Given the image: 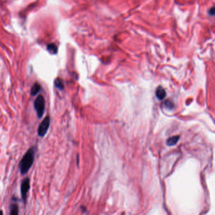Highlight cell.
<instances>
[{
	"label": "cell",
	"instance_id": "cell-11",
	"mask_svg": "<svg viewBox=\"0 0 215 215\" xmlns=\"http://www.w3.org/2000/svg\"><path fill=\"white\" fill-rule=\"evenodd\" d=\"M165 104V106L169 109H172L174 107V104L171 101H169V100H167Z\"/></svg>",
	"mask_w": 215,
	"mask_h": 215
},
{
	"label": "cell",
	"instance_id": "cell-4",
	"mask_svg": "<svg viewBox=\"0 0 215 215\" xmlns=\"http://www.w3.org/2000/svg\"><path fill=\"white\" fill-rule=\"evenodd\" d=\"M50 123H51V119H50L49 116H47L43 119V120L41 122L39 126L37 134L39 137L43 138L45 136L48 131L50 126Z\"/></svg>",
	"mask_w": 215,
	"mask_h": 215
},
{
	"label": "cell",
	"instance_id": "cell-9",
	"mask_svg": "<svg viewBox=\"0 0 215 215\" xmlns=\"http://www.w3.org/2000/svg\"><path fill=\"white\" fill-rule=\"evenodd\" d=\"M178 140H179L178 136H175L171 137L167 140V144L168 146H174L177 144V143L178 141Z\"/></svg>",
	"mask_w": 215,
	"mask_h": 215
},
{
	"label": "cell",
	"instance_id": "cell-8",
	"mask_svg": "<svg viewBox=\"0 0 215 215\" xmlns=\"http://www.w3.org/2000/svg\"><path fill=\"white\" fill-rule=\"evenodd\" d=\"M47 50L53 54H56L58 53V47L53 43H51L47 46Z\"/></svg>",
	"mask_w": 215,
	"mask_h": 215
},
{
	"label": "cell",
	"instance_id": "cell-3",
	"mask_svg": "<svg viewBox=\"0 0 215 215\" xmlns=\"http://www.w3.org/2000/svg\"><path fill=\"white\" fill-rule=\"evenodd\" d=\"M30 178L26 177L23 180L20 186V192L21 195V199H22L23 202L25 204H26L27 203L28 193L30 188Z\"/></svg>",
	"mask_w": 215,
	"mask_h": 215
},
{
	"label": "cell",
	"instance_id": "cell-5",
	"mask_svg": "<svg viewBox=\"0 0 215 215\" xmlns=\"http://www.w3.org/2000/svg\"><path fill=\"white\" fill-rule=\"evenodd\" d=\"M41 90V86L38 83H35L31 88L30 94L32 96H35L37 95Z\"/></svg>",
	"mask_w": 215,
	"mask_h": 215
},
{
	"label": "cell",
	"instance_id": "cell-6",
	"mask_svg": "<svg viewBox=\"0 0 215 215\" xmlns=\"http://www.w3.org/2000/svg\"><path fill=\"white\" fill-rule=\"evenodd\" d=\"M156 95L157 98L160 100H163L166 96V92L162 87H158L156 91Z\"/></svg>",
	"mask_w": 215,
	"mask_h": 215
},
{
	"label": "cell",
	"instance_id": "cell-1",
	"mask_svg": "<svg viewBox=\"0 0 215 215\" xmlns=\"http://www.w3.org/2000/svg\"><path fill=\"white\" fill-rule=\"evenodd\" d=\"M35 152H36V148L35 146H32L28 149L20 162L19 169L21 175L27 174L32 167L34 162Z\"/></svg>",
	"mask_w": 215,
	"mask_h": 215
},
{
	"label": "cell",
	"instance_id": "cell-10",
	"mask_svg": "<svg viewBox=\"0 0 215 215\" xmlns=\"http://www.w3.org/2000/svg\"><path fill=\"white\" fill-rule=\"evenodd\" d=\"M11 215H18V206L17 204H13L10 206V212Z\"/></svg>",
	"mask_w": 215,
	"mask_h": 215
},
{
	"label": "cell",
	"instance_id": "cell-13",
	"mask_svg": "<svg viewBox=\"0 0 215 215\" xmlns=\"http://www.w3.org/2000/svg\"><path fill=\"white\" fill-rule=\"evenodd\" d=\"M3 214V211H0V214Z\"/></svg>",
	"mask_w": 215,
	"mask_h": 215
},
{
	"label": "cell",
	"instance_id": "cell-7",
	"mask_svg": "<svg viewBox=\"0 0 215 215\" xmlns=\"http://www.w3.org/2000/svg\"><path fill=\"white\" fill-rule=\"evenodd\" d=\"M54 86L55 87L60 90H63L64 88V82L62 80V79L59 78H57L56 80H54Z\"/></svg>",
	"mask_w": 215,
	"mask_h": 215
},
{
	"label": "cell",
	"instance_id": "cell-12",
	"mask_svg": "<svg viewBox=\"0 0 215 215\" xmlns=\"http://www.w3.org/2000/svg\"><path fill=\"white\" fill-rule=\"evenodd\" d=\"M209 13L211 15H214V7H212L211 9L210 10Z\"/></svg>",
	"mask_w": 215,
	"mask_h": 215
},
{
	"label": "cell",
	"instance_id": "cell-2",
	"mask_svg": "<svg viewBox=\"0 0 215 215\" xmlns=\"http://www.w3.org/2000/svg\"><path fill=\"white\" fill-rule=\"evenodd\" d=\"M34 107L35 112L37 113V116L39 119H41L45 112L46 108V101L45 99L42 95H39L36 99L34 100Z\"/></svg>",
	"mask_w": 215,
	"mask_h": 215
}]
</instances>
